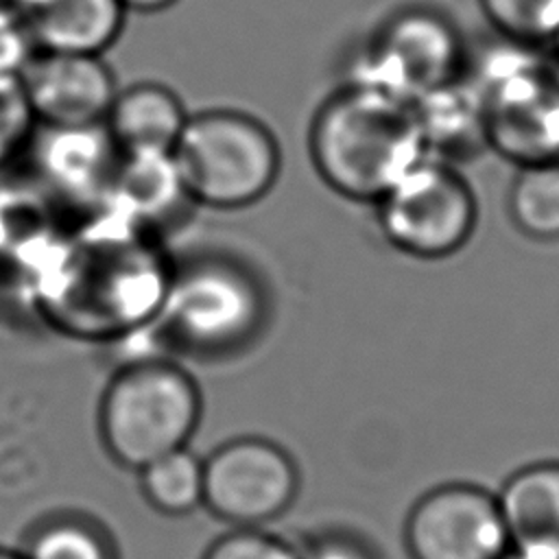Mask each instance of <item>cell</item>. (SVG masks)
Segmentation results:
<instances>
[{"label": "cell", "mask_w": 559, "mask_h": 559, "mask_svg": "<svg viewBox=\"0 0 559 559\" xmlns=\"http://www.w3.org/2000/svg\"><path fill=\"white\" fill-rule=\"evenodd\" d=\"M502 559H559V557H555V555H537V552H524V550H515V548H511V550H507V552L502 555Z\"/></svg>", "instance_id": "obj_28"}, {"label": "cell", "mask_w": 559, "mask_h": 559, "mask_svg": "<svg viewBox=\"0 0 559 559\" xmlns=\"http://www.w3.org/2000/svg\"><path fill=\"white\" fill-rule=\"evenodd\" d=\"M463 76L483 103L489 151L515 166L559 159V68L546 46L493 33L469 44Z\"/></svg>", "instance_id": "obj_3"}, {"label": "cell", "mask_w": 559, "mask_h": 559, "mask_svg": "<svg viewBox=\"0 0 559 559\" xmlns=\"http://www.w3.org/2000/svg\"><path fill=\"white\" fill-rule=\"evenodd\" d=\"M22 552L26 559H116L109 535L79 515L44 520L31 531Z\"/></svg>", "instance_id": "obj_20"}, {"label": "cell", "mask_w": 559, "mask_h": 559, "mask_svg": "<svg viewBox=\"0 0 559 559\" xmlns=\"http://www.w3.org/2000/svg\"><path fill=\"white\" fill-rule=\"evenodd\" d=\"M201 559H301V555L280 537L245 526L214 539Z\"/></svg>", "instance_id": "obj_23"}, {"label": "cell", "mask_w": 559, "mask_h": 559, "mask_svg": "<svg viewBox=\"0 0 559 559\" xmlns=\"http://www.w3.org/2000/svg\"><path fill=\"white\" fill-rule=\"evenodd\" d=\"M192 205L173 151H135L122 153L100 207L162 236V231L173 221H179Z\"/></svg>", "instance_id": "obj_13"}, {"label": "cell", "mask_w": 559, "mask_h": 559, "mask_svg": "<svg viewBox=\"0 0 559 559\" xmlns=\"http://www.w3.org/2000/svg\"><path fill=\"white\" fill-rule=\"evenodd\" d=\"M26 2V11H28V0H24Z\"/></svg>", "instance_id": "obj_31"}, {"label": "cell", "mask_w": 559, "mask_h": 559, "mask_svg": "<svg viewBox=\"0 0 559 559\" xmlns=\"http://www.w3.org/2000/svg\"><path fill=\"white\" fill-rule=\"evenodd\" d=\"M201 419L194 378L162 356L124 362L98 406V432L109 456L129 469L188 445Z\"/></svg>", "instance_id": "obj_5"}, {"label": "cell", "mask_w": 559, "mask_h": 559, "mask_svg": "<svg viewBox=\"0 0 559 559\" xmlns=\"http://www.w3.org/2000/svg\"><path fill=\"white\" fill-rule=\"evenodd\" d=\"M63 227L26 282L44 323L74 341L120 343L155 325L175 260L157 234L107 207Z\"/></svg>", "instance_id": "obj_1"}, {"label": "cell", "mask_w": 559, "mask_h": 559, "mask_svg": "<svg viewBox=\"0 0 559 559\" xmlns=\"http://www.w3.org/2000/svg\"><path fill=\"white\" fill-rule=\"evenodd\" d=\"M127 11H138V13H155L173 7L177 0H120Z\"/></svg>", "instance_id": "obj_26"}, {"label": "cell", "mask_w": 559, "mask_h": 559, "mask_svg": "<svg viewBox=\"0 0 559 559\" xmlns=\"http://www.w3.org/2000/svg\"><path fill=\"white\" fill-rule=\"evenodd\" d=\"M496 500L511 548L559 557V463L520 469Z\"/></svg>", "instance_id": "obj_16"}, {"label": "cell", "mask_w": 559, "mask_h": 559, "mask_svg": "<svg viewBox=\"0 0 559 559\" xmlns=\"http://www.w3.org/2000/svg\"><path fill=\"white\" fill-rule=\"evenodd\" d=\"M507 192L513 227L535 242L559 240V159L515 166Z\"/></svg>", "instance_id": "obj_18"}, {"label": "cell", "mask_w": 559, "mask_h": 559, "mask_svg": "<svg viewBox=\"0 0 559 559\" xmlns=\"http://www.w3.org/2000/svg\"><path fill=\"white\" fill-rule=\"evenodd\" d=\"M140 476L146 500L166 515H183L203 504V461L188 448L153 461Z\"/></svg>", "instance_id": "obj_19"}, {"label": "cell", "mask_w": 559, "mask_h": 559, "mask_svg": "<svg viewBox=\"0 0 559 559\" xmlns=\"http://www.w3.org/2000/svg\"><path fill=\"white\" fill-rule=\"evenodd\" d=\"M469 41L441 11L424 4L389 13L352 59L349 79L413 105L463 76Z\"/></svg>", "instance_id": "obj_7"}, {"label": "cell", "mask_w": 559, "mask_h": 559, "mask_svg": "<svg viewBox=\"0 0 559 559\" xmlns=\"http://www.w3.org/2000/svg\"><path fill=\"white\" fill-rule=\"evenodd\" d=\"M35 127L20 76H0V170L24 155Z\"/></svg>", "instance_id": "obj_22"}, {"label": "cell", "mask_w": 559, "mask_h": 559, "mask_svg": "<svg viewBox=\"0 0 559 559\" xmlns=\"http://www.w3.org/2000/svg\"><path fill=\"white\" fill-rule=\"evenodd\" d=\"M308 155L330 190L373 205L426 148L413 105L345 81L314 109Z\"/></svg>", "instance_id": "obj_2"}, {"label": "cell", "mask_w": 559, "mask_h": 559, "mask_svg": "<svg viewBox=\"0 0 559 559\" xmlns=\"http://www.w3.org/2000/svg\"><path fill=\"white\" fill-rule=\"evenodd\" d=\"M548 52H550V57H552V61H555V66L559 68V31L552 35V39L548 41Z\"/></svg>", "instance_id": "obj_29"}, {"label": "cell", "mask_w": 559, "mask_h": 559, "mask_svg": "<svg viewBox=\"0 0 559 559\" xmlns=\"http://www.w3.org/2000/svg\"><path fill=\"white\" fill-rule=\"evenodd\" d=\"M264 308L251 271L227 255L201 253L175 262L155 325L181 349L221 354L255 334Z\"/></svg>", "instance_id": "obj_6"}, {"label": "cell", "mask_w": 559, "mask_h": 559, "mask_svg": "<svg viewBox=\"0 0 559 559\" xmlns=\"http://www.w3.org/2000/svg\"><path fill=\"white\" fill-rule=\"evenodd\" d=\"M0 559H26V557L22 550H11V548L0 546Z\"/></svg>", "instance_id": "obj_30"}, {"label": "cell", "mask_w": 559, "mask_h": 559, "mask_svg": "<svg viewBox=\"0 0 559 559\" xmlns=\"http://www.w3.org/2000/svg\"><path fill=\"white\" fill-rule=\"evenodd\" d=\"M382 236L417 260H443L459 253L476 231L478 201L454 164L424 157L376 203Z\"/></svg>", "instance_id": "obj_8"}, {"label": "cell", "mask_w": 559, "mask_h": 559, "mask_svg": "<svg viewBox=\"0 0 559 559\" xmlns=\"http://www.w3.org/2000/svg\"><path fill=\"white\" fill-rule=\"evenodd\" d=\"M297 489L295 461L269 439L238 437L203 461V507L236 528L282 515Z\"/></svg>", "instance_id": "obj_9"}, {"label": "cell", "mask_w": 559, "mask_h": 559, "mask_svg": "<svg viewBox=\"0 0 559 559\" xmlns=\"http://www.w3.org/2000/svg\"><path fill=\"white\" fill-rule=\"evenodd\" d=\"M413 559H502L509 537L498 500L469 485L424 496L406 522Z\"/></svg>", "instance_id": "obj_11"}, {"label": "cell", "mask_w": 559, "mask_h": 559, "mask_svg": "<svg viewBox=\"0 0 559 559\" xmlns=\"http://www.w3.org/2000/svg\"><path fill=\"white\" fill-rule=\"evenodd\" d=\"M120 0H28L26 24L39 50L103 55L122 33Z\"/></svg>", "instance_id": "obj_17"}, {"label": "cell", "mask_w": 559, "mask_h": 559, "mask_svg": "<svg viewBox=\"0 0 559 559\" xmlns=\"http://www.w3.org/2000/svg\"><path fill=\"white\" fill-rule=\"evenodd\" d=\"M37 124L103 122L118 92L103 55L37 50L20 74Z\"/></svg>", "instance_id": "obj_12"}, {"label": "cell", "mask_w": 559, "mask_h": 559, "mask_svg": "<svg viewBox=\"0 0 559 559\" xmlns=\"http://www.w3.org/2000/svg\"><path fill=\"white\" fill-rule=\"evenodd\" d=\"M173 159L190 201L214 210L262 201L282 173L277 135L264 120L236 107L190 114Z\"/></svg>", "instance_id": "obj_4"}, {"label": "cell", "mask_w": 559, "mask_h": 559, "mask_svg": "<svg viewBox=\"0 0 559 559\" xmlns=\"http://www.w3.org/2000/svg\"><path fill=\"white\" fill-rule=\"evenodd\" d=\"M496 35L533 46H548L559 31V0H478Z\"/></svg>", "instance_id": "obj_21"}, {"label": "cell", "mask_w": 559, "mask_h": 559, "mask_svg": "<svg viewBox=\"0 0 559 559\" xmlns=\"http://www.w3.org/2000/svg\"><path fill=\"white\" fill-rule=\"evenodd\" d=\"M26 2L24 0H0V22L26 20Z\"/></svg>", "instance_id": "obj_27"}, {"label": "cell", "mask_w": 559, "mask_h": 559, "mask_svg": "<svg viewBox=\"0 0 559 559\" xmlns=\"http://www.w3.org/2000/svg\"><path fill=\"white\" fill-rule=\"evenodd\" d=\"M24 155L35 186L55 203L85 214L105 203L122 151L105 122L37 124Z\"/></svg>", "instance_id": "obj_10"}, {"label": "cell", "mask_w": 559, "mask_h": 559, "mask_svg": "<svg viewBox=\"0 0 559 559\" xmlns=\"http://www.w3.org/2000/svg\"><path fill=\"white\" fill-rule=\"evenodd\" d=\"M37 50L26 20L0 22V76H20Z\"/></svg>", "instance_id": "obj_24"}, {"label": "cell", "mask_w": 559, "mask_h": 559, "mask_svg": "<svg viewBox=\"0 0 559 559\" xmlns=\"http://www.w3.org/2000/svg\"><path fill=\"white\" fill-rule=\"evenodd\" d=\"M190 111L179 94L157 81L118 87L105 127L122 153L173 151Z\"/></svg>", "instance_id": "obj_15"}, {"label": "cell", "mask_w": 559, "mask_h": 559, "mask_svg": "<svg viewBox=\"0 0 559 559\" xmlns=\"http://www.w3.org/2000/svg\"><path fill=\"white\" fill-rule=\"evenodd\" d=\"M301 559H369V557L349 542H323Z\"/></svg>", "instance_id": "obj_25"}, {"label": "cell", "mask_w": 559, "mask_h": 559, "mask_svg": "<svg viewBox=\"0 0 559 559\" xmlns=\"http://www.w3.org/2000/svg\"><path fill=\"white\" fill-rule=\"evenodd\" d=\"M413 114L428 157L454 164L489 151L483 103L465 76L417 98Z\"/></svg>", "instance_id": "obj_14"}]
</instances>
